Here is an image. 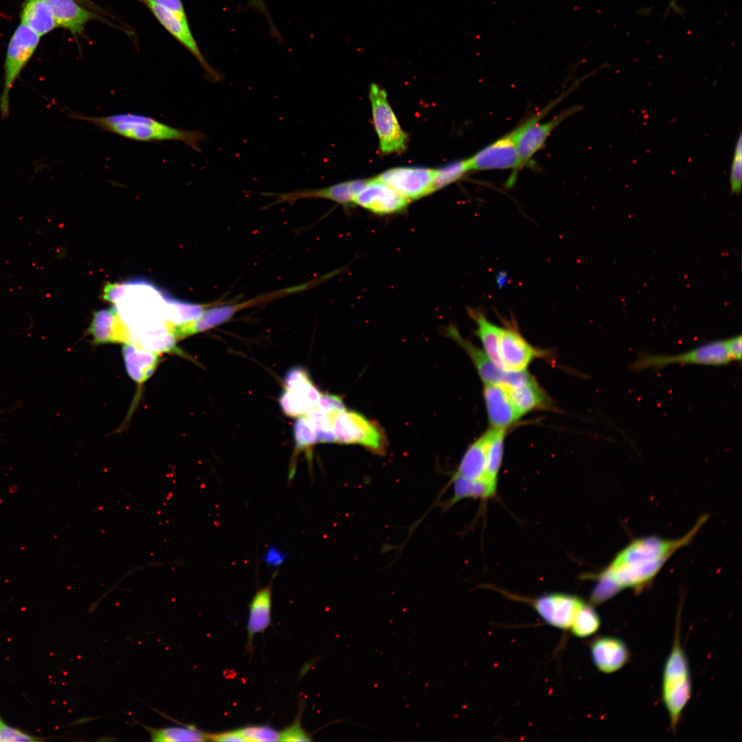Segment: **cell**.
<instances>
[{"instance_id": "obj_7", "label": "cell", "mask_w": 742, "mask_h": 742, "mask_svg": "<svg viewBox=\"0 0 742 742\" xmlns=\"http://www.w3.org/2000/svg\"><path fill=\"white\" fill-rule=\"evenodd\" d=\"M732 361L728 352L725 340L708 342L687 352L675 355L639 352L636 359L630 365V369L640 372L648 368L661 369L673 363L698 364L709 366L726 365Z\"/></svg>"}, {"instance_id": "obj_38", "label": "cell", "mask_w": 742, "mask_h": 742, "mask_svg": "<svg viewBox=\"0 0 742 742\" xmlns=\"http://www.w3.org/2000/svg\"><path fill=\"white\" fill-rule=\"evenodd\" d=\"M284 381L285 389L293 392H304L314 385L307 371L300 367L290 369Z\"/></svg>"}, {"instance_id": "obj_9", "label": "cell", "mask_w": 742, "mask_h": 742, "mask_svg": "<svg viewBox=\"0 0 742 742\" xmlns=\"http://www.w3.org/2000/svg\"><path fill=\"white\" fill-rule=\"evenodd\" d=\"M519 132L517 126L467 158L471 171L511 169L513 172L507 181V186H512L519 172L517 150Z\"/></svg>"}, {"instance_id": "obj_5", "label": "cell", "mask_w": 742, "mask_h": 742, "mask_svg": "<svg viewBox=\"0 0 742 742\" xmlns=\"http://www.w3.org/2000/svg\"><path fill=\"white\" fill-rule=\"evenodd\" d=\"M40 38L33 30L20 23L9 41L3 66V89L0 95V113L2 118H6L9 115L10 91L34 54Z\"/></svg>"}, {"instance_id": "obj_40", "label": "cell", "mask_w": 742, "mask_h": 742, "mask_svg": "<svg viewBox=\"0 0 742 742\" xmlns=\"http://www.w3.org/2000/svg\"><path fill=\"white\" fill-rule=\"evenodd\" d=\"M315 409L325 414L335 416L346 408L339 396L321 393Z\"/></svg>"}, {"instance_id": "obj_1", "label": "cell", "mask_w": 742, "mask_h": 742, "mask_svg": "<svg viewBox=\"0 0 742 742\" xmlns=\"http://www.w3.org/2000/svg\"><path fill=\"white\" fill-rule=\"evenodd\" d=\"M706 519V517L700 518L679 539L647 537L633 540L600 572L584 576L596 582L590 594V604L600 605L623 589H631L636 592L643 590L671 556L692 540Z\"/></svg>"}, {"instance_id": "obj_20", "label": "cell", "mask_w": 742, "mask_h": 742, "mask_svg": "<svg viewBox=\"0 0 742 742\" xmlns=\"http://www.w3.org/2000/svg\"><path fill=\"white\" fill-rule=\"evenodd\" d=\"M88 333L95 344H128L129 341V330L120 320L115 306L95 312Z\"/></svg>"}, {"instance_id": "obj_33", "label": "cell", "mask_w": 742, "mask_h": 742, "mask_svg": "<svg viewBox=\"0 0 742 742\" xmlns=\"http://www.w3.org/2000/svg\"><path fill=\"white\" fill-rule=\"evenodd\" d=\"M471 171L468 159L453 161L438 169H434L432 192L453 183Z\"/></svg>"}, {"instance_id": "obj_18", "label": "cell", "mask_w": 742, "mask_h": 742, "mask_svg": "<svg viewBox=\"0 0 742 742\" xmlns=\"http://www.w3.org/2000/svg\"><path fill=\"white\" fill-rule=\"evenodd\" d=\"M590 655L598 670L605 674L617 672L625 666L630 659V652L626 643L612 636H601L590 644Z\"/></svg>"}, {"instance_id": "obj_37", "label": "cell", "mask_w": 742, "mask_h": 742, "mask_svg": "<svg viewBox=\"0 0 742 742\" xmlns=\"http://www.w3.org/2000/svg\"><path fill=\"white\" fill-rule=\"evenodd\" d=\"M730 193L740 195L742 187V133L735 144L730 175Z\"/></svg>"}, {"instance_id": "obj_39", "label": "cell", "mask_w": 742, "mask_h": 742, "mask_svg": "<svg viewBox=\"0 0 742 742\" xmlns=\"http://www.w3.org/2000/svg\"><path fill=\"white\" fill-rule=\"evenodd\" d=\"M245 741H278L280 732L269 726H251L241 728Z\"/></svg>"}, {"instance_id": "obj_14", "label": "cell", "mask_w": 742, "mask_h": 742, "mask_svg": "<svg viewBox=\"0 0 742 742\" xmlns=\"http://www.w3.org/2000/svg\"><path fill=\"white\" fill-rule=\"evenodd\" d=\"M368 179H355L340 182L330 186L314 188L300 189L284 193H262L265 196H273L275 201L273 204L288 203L292 205L300 199H323L332 201L345 207L354 204L355 199L363 189Z\"/></svg>"}, {"instance_id": "obj_29", "label": "cell", "mask_w": 742, "mask_h": 742, "mask_svg": "<svg viewBox=\"0 0 742 742\" xmlns=\"http://www.w3.org/2000/svg\"><path fill=\"white\" fill-rule=\"evenodd\" d=\"M210 306L183 302L167 295L165 319L174 327L188 324L198 319Z\"/></svg>"}, {"instance_id": "obj_28", "label": "cell", "mask_w": 742, "mask_h": 742, "mask_svg": "<svg viewBox=\"0 0 742 742\" xmlns=\"http://www.w3.org/2000/svg\"><path fill=\"white\" fill-rule=\"evenodd\" d=\"M451 482L453 495L447 502L448 507L466 498L488 499L493 497L497 491L486 480L474 481L453 475Z\"/></svg>"}, {"instance_id": "obj_22", "label": "cell", "mask_w": 742, "mask_h": 742, "mask_svg": "<svg viewBox=\"0 0 742 742\" xmlns=\"http://www.w3.org/2000/svg\"><path fill=\"white\" fill-rule=\"evenodd\" d=\"M491 432L492 429L487 430L468 447L453 475L474 481H487V451Z\"/></svg>"}, {"instance_id": "obj_12", "label": "cell", "mask_w": 742, "mask_h": 742, "mask_svg": "<svg viewBox=\"0 0 742 742\" xmlns=\"http://www.w3.org/2000/svg\"><path fill=\"white\" fill-rule=\"evenodd\" d=\"M434 172L425 167H396L376 178L411 201L432 193Z\"/></svg>"}, {"instance_id": "obj_48", "label": "cell", "mask_w": 742, "mask_h": 742, "mask_svg": "<svg viewBox=\"0 0 742 742\" xmlns=\"http://www.w3.org/2000/svg\"><path fill=\"white\" fill-rule=\"evenodd\" d=\"M76 1L77 2H78L80 4H82L84 6H85V8H91L92 10H96L98 12H101L100 8L98 5H95L90 0H76Z\"/></svg>"}, {"instance_id": "obj_8", "label": "cell", "mask_w": 742, "mask_h": 742, "mask_svg": "<svg viewBox=\"0 0 742 742\" xmlns=\"http://www.w3.org/2000/svg\"><path fill=\"white\" fill-rule=\"evenodd\" d=\"M332 275V273H330L297 286L267 293L240 303L214 306L211 308L207 307L198 319L188 325L186 332L188 335H192L211 329L227 322L241 310L259 306L291 294L307 290L314 286V285L319 284Z\"/></svg>"}, {"instance_id": "obj_19", "label": "cell", "mask_w": 742, "mask_h": 742, "mask_svg": "<svg viewBox=\"0 0 742 742\" xmlns=\"http://www.w3.org/2000/svg\"><path fill=\"white\" fill-rule=\"evenodd\" d=\"M484 399L488 421L493 429H506L521 417L507 389L502 385L484 384Z\"/></svg>"}, {"instance_id": "obj_2", "label": "cell", "mask_w": 742, "mask_h": 742, "mask_svg": "<svg viewBox=\"0 0 742 742\" xmlns=\"http://www.w3.org/2000/svg\"><path fill=\"white\" fill-rule=\"evenodd\" d=\"M104 131L138 142L178 141L201 152L200 144L207 136L199 131L183 130L150 117L137 113H117L101 117L71 115Z\"/></svg>"}, {"instance_id": "obj_25", "label": "cell", "mask_w": 742, "mask_h": 742, "mask_svg": "<svg viewBox=\"0 0 742 742\" xmlns=\"http://www.w3.org/2000/svg\"><path fill=\"white\" fill-rule=\"evenodd\" d=\"M20 18L21 23L41 37L57 27L52 9L45 0H25Z\"/></svg>"}, {"instance_id": "obj_11", "label": "cell", "mask_w": 742, "mask_h": 742, "mask_svg": "<svg viewBox=\"0 0 742 742\" xmlns=\"http://www.w3.org/2000/svg\"><path fill=\"white\" fill-rule=\"evenodd\" d=\"M447 335L466 352L484 384L495 383L511 388L525 384L533 379L526 370H506L497 366L484 351L461 337L454 326H450L447 329Z\"/></svg>"}, {"instance_id": "obj_45", "label": "cell", "mask_w": 742, "mask_h": 742, "mask_svg": "<svg viewBox=\"0 0 742 742\" xmlns=\"http://www.w3.org/2000/svg\"><path fill=\"white\" fill-rule=\"evenodd\" d=\"M726 346L729 354V356L732 361H741L742 354V339L741 335L732 337L730 339H726Z\"/></svg>"}, {"instance_id": "obj_4", "label": "cell", "mask_w": 742, "mask_h": 742, "mask_svg": "<svg viewBox=\"0 0 742 742\" xmlns=\"http://www.w3.org/2000/svg\"><path fill=\"white\" fill-rule=\"evenodd\" d=\"M565 95V93H562L543 109L518 125L520 129L517 142L519 171L529 165L535 154L544 147L551 133L562 122L582 109L581 106L575 105L562 111L551 120L541 122L544 116Z\"/></svg>"}, {"instance_id": "obj_10", "label": "cell", "mask_w": 742, "mask_h": 742, "mask_svg": "<svg viewBox=\"0 0 742 742\" xmlns=\"http://www.w3.org/2000/svg\"><path fill=\"white\" fill-rule=\"evenodd\" d=\"M335 442L357 444L380 453L384 450V438L379 428L361 414L346 409L333 418Z\"/></svg>"}, {"instance_id": "obj_24", "label": "cell", "mask_w": 742, "mask_h": 742, "mask_svg": "<svg viewBox=\"0 0 742 742\" xmlns=\"http://www.w3.org/2000/svg\"><path fill=\"white\" fill-rule=\"evenodd\" d=\"M467 311L476 324L475 334L482 344L484 352L497 366L504 370L499 357L502 328L490 322L480 309L468 308Z\"/></svg>"}, {"instance_id": "obj_23", "label": "cell", "mask_w": 742, "mask_h": 742, "mask_svg": "<svg viewBox=\"0 0 742 742\" xmlns=\"http://www.w3.org/2000/svg\"><path fill=\"white\" fill-rule=\"evenodd\" d=\"M122 353L128 376L138 384L153 374L159 363V353L132 344H124Z\"/></svg>"}, {"instance_id": "obj_41", "label": "cell", "mask_w": 742, "mask_h": 742, "mask_svg": "<svg viewBox=\"0 0 742 742\" xmlns=\"http://www.w3.org/2000/svg\"><path fill=\"white\" fill-rule=\"evenodd\" d=\"M280 741H311L312 739L301 726L299 719L280 732Z\"/></svg>"}, {"instance_id": "obj_43", "label": "cell", "mask_w": 742, "mask_h": 742, "mask_svg": "<svg viewBox=\"0 0 742 742\" xmlns=\"http://www.w3.org/2000/svg\"><path fill=\"white\" fill-rule=\"evenodd\" d=\"M157 4L176 14L183 23H188L187 16L181 0H153Z\"/></svg>"}, {"instance_id": "obj_15", "label": "cell", "mask_w": 742, "mask_h": 742, "mask_svg": "<svg viewBox=\"0 0 742 742\" xmlns=\"http://www.w3.org/2000/svg\"><path fill=\"white\" fill-rule=\"evenodd\" d=\"M138 1L146 6L159 23L197 59L210 80L213 82L223 80L221 74L211 67L201 52L188 23H183L176 14L153 0Z\"/></svg>"}, {"instance_id": "obj_21", "label": "cell", "mask_w": 742, "mask_h": 742, "mask_svg": "<svg viewBox=\"0 0 742 742\" xmlns=\"http://www.w3.org/2000/svg\"><path fill=\"white\" fill-rule=\"evenodd\" d=\"M50 6L57 27H60L74 35L81 34L85 25L99 16L79 5L76 0H45Z\"/></svg>"}, {"instance_id": "obj_17", "label": "cell", "mask_w": 742, "mask_h": 742, "mask_svg": "<svg viewBox=\"0 0 742 742\" xmlns=\"http://www.w3.org/2000/svg\"><path fill=\"white\" fill-rule=\"evenodd\" d=\"M499 341V357L506 370H523L543 351L531 346L521 335L515 323L506 322Z\"/></svg>"}, {"instance_id": "obj_34", "label": "cell", "mask_w": 742, "mask_h": 742, "mask_svg": "<svg viewBox=\"0 0 742 742\" xmlns=\"http://www.w3.org/2000/svg\"><path fill=\"white\" fill-rule=\"evenodd\" d=\"M311 398L302 393L288 390L281 394L280 405L282 412L289 417L298 418L315 407L316 405Z\"/></svg>"}, {"instance_id": "obj_31", "label": "cell", "mask_w": 742, "mask_h": 742, "mask_svg": "<svg viewBox=\"0 0 742 742\" xmlns=\"http://www.w3.org/2000/svg\"><path fill=\"white\" fill-rule=\"evenodd\" d=\"M505 436V429L492 428L487 451L486 479L495 488L502 463Z\"/></svg>"}, {"instance_id": "obj_13", "label": "cell", "mask_w": 742, "mask_h": 742, "mask_svg": "<svg viewBox=\"0 0 742 742\" xmlns=\"http://www.w3.org/2000/svg\"><path fill=\"white\" fill-rule=\"evenodd\" d=\"M515 598L526 600L548 624L562 629H570L578 609L585 602L581 598L566 593H549L537 598Z\"/></svg>"}, {"instance_id": "obj_27", "label": "cell", "mask_w": 742, "mask_h": 742, "mask_svg": "<svg viewBox=\"0 0 742 742\" xmlns=\"http://www.w3.org/2000/svg\"><path fill=\"white\" fill-rule=\"evenodd\" d=\"M506 389L521 416L533 410L550 407L549 398L534 379L520 386Z\"/></svg>"}, {"instance_id": "obj_44", "label": "cell", "mask_w": 742, "mask_h": 742, "mask_svg": "<svg viewBox=\"0 0 742 742\" xmlns=\"http://www.w3.org/2000/svg\"><path fill=\"white\" fill-rule=\"evenodd\" d=\"M207 738L208 740L214 741H245L241 728L220 733L207 734Z\"/></svg>"}, {"instance_id": "obj_36", "label": "cell", "mask_w": 742, "mask_h": 742, "mask_svg": "<svg viewBox=\"0 0 742 742\" xmlns=\"http://www.w3.org/2000/svg\"><path fill=\"white\" fill-rule=\"evenodd\" d=\"M293 434L296 451L308 450L317 442L315 429L305 415L297 418L293 426Z\"/></svg>"}, {"instance_id": "obj_3", "label": "cell", "mask_w": 742, "mask_h": 742, "mask_svg": "<svg viewBox=\"0 0 742 742\" xmlns=\"http://www.w3.org/2000/svg\"><path fill=\"white\" fill-rule=\"evenodd\" d=\"M681 611L679 609L673 645L664 664L662 680V699L673 733L677 731L683 710L692 694L689 664L680 638Z\"/></svg>"}, {"instance_id": "obj_42", "label": "cell", "mask_w": 742, "mask_h": 742, "mask_svg": "<svg viewBox=\"0 0 742 742\" xmlns=\"http://www.w3.org/2000/svg\"><path fill=\"white\" fill-rule=\"evenodd\" d=\"M126 291V284L125 283H111L108 282L104 285L103 289V298L110 302L115 304H118L123 298Z\"/></svg>"}, {"instance_id": "obj_49", "label": "cell", "mask_w": 742, "mask_h": 742, "mask_svg": "<svg viewBox=\"0 0 742 742\" xmlns=\"http://www.w3.org/2000/svg\"><path fill=\"white\" fill-rule=\"evenodd\" d=\"M5 724L4 723V722L3 721V720L1 719V718L0 717V734L1 733V731H2L3 728V727L5 726Z\"/></svg>"}, {"instance_id": "obj_32", "label": "cell", "mask_w": 742, "mask_h": 742, "mask_svg": "<svg viewBox=\"0 0 742 742\" xmlns=\"http://www.w3.org/2000/svg\"><path fill=\"white\" fill-rule=\"evenodd\" d=\"M600 627V618L594 606L584 602L576 613L570 629L575 636L586 638L596 633Z\"/></svg>"}, {"instance_id": "obj_35", "label": "cell", "mask_w": 742, "mask_h": 742, "mask_svg": "<svg viewBox=\"0 0 742 742\" xmlns=\"http://www.w3.org/2000/svg\"><path fill=\"white\" fill-rule=\"evenodd\" d=\"M304 415L315 429L317 442H335L333 429L334 416L325 414L315 409L309 410Z\"/></svg>"}, {"instance_id": "obj_6", "label": "cell", "mask_w": 742, "mask_h": 742, "mask_svg": "<svg viewBox=\"0 0 742 742\" xmlns=\"http://www.w3.org/2000/svg\"><path fill=\"white\" fill-rule=\"evenodd\" d=\"M372 121L383 154L401 153L407 144V135L401 128L384 89L372 83L369 89Z\"/></svg>"}, {"instance_id": "obj_46", "label": "cell", "mask_w": 742, "mask_h": 742, "mask_svg": "<svg viewBox=\"0 0 742 742\" xmlns=\"http://www.w3.org/2000/svg\"><path fill=\"white\" fill-rule=\"evenodd\" d=\"M284 554L276 548H270L265 556V561L273 565H280L284 559Z\"/></svg>"}, {"instance_id": "obj_26", "label": "cell", "mask_w": 742, "mask_h": 742, "mask_svg": "<svg viewBox=\"0 0 742 742\" xmlns=\"http://www.w3.org/2000/svg\"><path fill=\"white\" fill-rule=\"evenodd\" d=\"M271 588L270 585L259 589L249 605L247 621L248 644H251L253 638L263 632L271 623Z\"/></svg>"}, {"instance_id": "obj_16", "label": "cell", "mask_w": 742, "mask_h": 742, "mask_svg": "<svg viewBox=\"0 0 742 742\" xmlns=\"http://www.w3.org/2000/svg\"><path fill=\"white\" fill-rule=\"evenodd\" d=\"M410 201L376 177L368 179L354 204L377 215H391L405 210Z\"/></svg>"}, {"instance_id": "obj_47", "label": "cell", "mask_w": 742, "mask_h": 742, "mask_svg": "<svg viewBox=\"0 0 742 742\" xmlns=\"http://www.w3.org/2000/svg\"><path fill=\"white\" fill-rule=\"evenodd\" d=\"M249 5L252 8L258 10L262 12L264 14H266L268 17L266 6L263 0H248Z\"/></svg>"}, {"instance_id": "obj_30", "label": "cell", "mask_w": 742, "mask_h": 742, "mask_svg": "<svg viewBox=\"0 0 742 742\" xmlns=\"http://www.w3.org/2000/svg\"><path fill=\"white\" fill-rule=\"evenodd\" d=\"M153 741H205L207 734L192 726H167L160 728L146 727Z\"/></svg>"}]
</instances>
